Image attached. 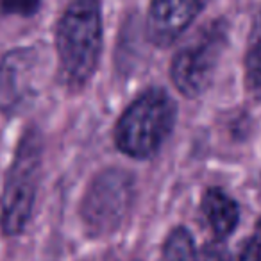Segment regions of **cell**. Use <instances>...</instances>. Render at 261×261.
<instances>
[{"instance_id":"1","label":"cell","mask_w":261,"mask_h":261,"mask_svg":"<svg viewBox=\"0 0 261 261\" xmlns=\"http://www.w3.org/2000/svg\"><path fill=\"white\" fill-rule=\"evenodd\" d=\"M59 75L66 88L81 90L97 72L102 54V9L98 0H70L56 29Z\"/></svg>"},{"instance_id":"2","label":"cell","mask_w":261,"mask_h":261,"mask_svg":"<svg viewBox=\"0 0 261 261\" xmlns=\"http://www.w3.org/2000/svg\"><path fill=\"white\" fill-rule=\"evenodd\" d=\"M177 104L167 90L152 86L130 102L113 130L120 152L135 160H150L172 135Z\"/></svg>"},{"instance_id":"3","label":"cell","mask_w":261,"mask_h":261,"mask_svg":"<svg viewBox=\"0 0 261 261\" xmlns=\"http://www.w3.org/2000/svg\"><path fill=\"white\" fill-rule=\"evenodd\" d=\"M43 140L36 127H29L16 147L0 197V227L6 236H18L25 231L34 204L41 170Z\"/></svg>"},{"instance_id":"4","label":"cell","mask_w":261,"mask_h":261,"mask_svg":"<svg viewBox=\"0 0 261 261\" xmlns=\"http://www.w3.org/2000/svg\"><path fill=\"white\" fill-rule=\"evenodd\" d=\"M227 45V22L213 20L202 25L174 56L170 77L179 93L197 98L210 88Z\"/></svg>"},{"instance_id":"5","label":"cell","mask_w":261,"mask_h":261,"mask_svg":"<svg viewBox=\"0 0 261 261\" xmlns=\"http://www.w3.org/2000/svg\"><path fill=\"white\" fill-rule=\"evenodd\" d=\"M136 185L123 168H106L95 175L81 202V218L90 236H108L118 231L135 202Z\"/></svg>"},{"instance_id":"6","label":"cell","mask_w":261,"mask_h":261,"mask_svg":"<svg viewBox=\"0 0 261 261\" xmlns=\"http://www.w3.org/2000/svg\"><path fill=\"white\" fill-rule=\"evenodd\" d=\"M38 47H18L0 59V109L8 115L22 111L34 100L43 68Z\"/></svg>"},{"instance_id":"7","label":"cell","mask_w":261,"mask_h":261,"mask_svg":"<svg viewBox=\"0 0 261 261\" xmlns=\"http://www.w3.org/2000/svg\"><path fill=\"white\" fill-rule=\"evenodd\" d=\"M206 0H150L147 34L158 47L174 45L190 29Z\"/></svg>"},{"instance_id":"8","label":"cell","mask_w":261,"mask_h":261,"mask_svg":"<svg viewBox=\"0 0 261 261\" xmlns=\"http://www.w3.org/2000/svg\"><path fill=\"white\" fill-rule=\"evenodd\" d=\"M202 215L215 240H225L232 234L240 222L238 202L220 188H210L202 195Z\"/></svg>"},{"instance_id":"9","label":"cell","mask_w":261,"mask_h":261,"mask_svg":"<svg viewBox=\"0 0 261 261\" xmlns=\"http://www.w3.org/2000/svg\"><path fill=\"white\" fill-rule=\"evenodd\" d=\"M245 86L252 97H261V8L252 18L245 52Z\"/></svg>"},{"instance_id":"10","label":"cell","mask_w":261,"mask_h":261,"mask_svg":"<svg viewBox=\"0 0 261 261\" xmlns=\"http://www.w3.org/2000/svg\"><path fill=\"white\" fill-rule=\"evenodd\" d=\"M160 261H197V249L192 232L182 225L172 229L163 243Z\"/></svg>"},{"instance_id":"11","label":"cell","mask_w":261,"mask_h":261,"mask_svg":"<svg viewBox=\"0 0 261 261\" xmlns=\"http://www.w3.org/2000/svg\"><path fill=\"white\" fill-rule=\"evenodd\" d=\"M41 0H0V9L6 15L33 16L38 13Z\"/></svg>"},{"instance_id":"12","label":"cell","mask_w":261,"mask_h":261,"mask_svg":"<svg viewBox=\"0 0 261 261\" xmlns=\"http://www.w3.org/2000/svg\"><path fill=\"white\" fill-rule=\"evenodd\" d=\"M197 261H231V254L222 245L220 240L207 242L202 249L197 252Z\"/></svg>"},{"instance_id":"13","label":"cell","mask_w":261,"mask_h":261,"mask_svg":"<svg viewBox=\"0 0 261 261\" xmlns=\"http://www.w3.org/2000/svg\"><path fill=\"white\" fill-rule=\"evenodd\" d=\"M236 261H261L259 254H257V249H256V243L252 242V238H249L242 245L240 254H238V259Z\"/></svg>"}]
</instances>
